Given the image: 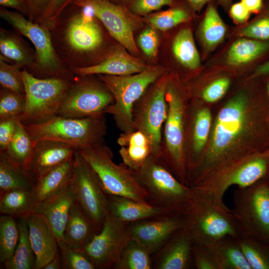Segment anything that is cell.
<instances>
[{
	"mask_svg": "<svg viewBox=\"0 0 269 269\" xmlns=\"http://www.w3.org/2000/svg\"><path fill=\"white\" fill-rule=\"evenodd\" d=\"M261 116L245 95L230 100L217 116L208 147L188 176V185L194 186L216 168L248 155L241 147L262 127Z\"/></svg>",
	"mask_w": 269,
	"mask_h": 269,
	"instance_id": "obj_1",
	"label": "cell"
},
{
	"mask_svg": "<svg viewBox=\"0 0 269 269\" xmlns=\"http://www.w3.org/2000/svg\"><path fill=\"white\" fill-rule=\"evenodd\" d=\"M191 201L181 215L194 244L211 245L226 236L238 238L243 232L223 199L192 186Z\"/></svg>",
	"mask_w": 269,
	"mask_h": 269,
	"instance_id": "obj_2",
	"label": "cell"
},
{
	"mask_svg": "<svg viewBox=\"0 0 269 269\" xmlns=\"http://www.w3.org/2000/svg\"><path fill=\"white\" fill-rule=\"evenodd\" d=\"M133 172L146 193L147 203L173 216L181 215L186 210L191 201L192 187L182 183L157 157L151 154Z\"/></svg>",
	"mask_w": 269,
	"mask_h": 269,
	"instance_id": "obj_3",
	"label": "cell"
},
{
	"mask_svg": "<svg viewBox=\"0 0 269 269\" xmlns=\"http://www.w3.org/2000/svg\"><path fill=\"white\" fill-rule=\"evenodd\" d=\"M171 79L169 77L166 90L168 112L162 128L158 158L182 183L187 185L184 142L188 105Z\"/></svg>",
	"mask_w": 269,
	"mask_h": 269,
	"instance_id": "obj_4",
	"label": "cell"
},
{
	"mask_svg": "<svg viewBox=\"0 0 269 269\" xmlns=\"http://www.w3.org/2000/svg\"><path fill=\"white\" fill-rule=\"evenodd\" d=\"M105 115L83 118L56 116L43 123L23 125L34 140L59 141L80 150L105 143L107 133Z\"/></svg>",
	"mask_w": 269,
	"mask_h": 269,
	"instance_id": "obj_5",
	"label": "cell"
},
{
	"mask_svg": "<svg viewBox=\"0 0 269 269\" xmlns=\"http://www.w3.org/2000/svg\"><path fill=\"white\" fill-rule=\"evenodd\" d=\"M165 73L161 66H150L147 70L128 76L98 75L114 97V103L105 111L112 116L116 126L123 133L134 131L132 110L134 103L146 89Z\"/></svg>",
	"mask_w": 269,
	"mask_h": 269,
	"instance_id": "obj_6",
	"label": "cell"
},
{
	"mask_svg": "<svg viewBox=\"0 0 269 269\" xmlns=\"http://www.w3.org/2000/svg\"><path fill=\"white\" fill-rule=\"evenodd\" d=\"M78 151L95 172L108 195L146 202V193L133 171L123 163L116 164L112 150L105 143Z\"/></svg>",
	"mask_w": 269,
	"mask_h": 269,
	"instance_id": "obj_7",
	"label": "cell"
},
{
	"mask_svg": "<svg viewBox=\"0 0 269 269\" xmlns=\"http://www.w3.org/2000/svg\"><path fill=\"white\" fill-rule=\"evenodd\" d=\"M269 177V151L256 152L232 160L213 169L194 186L223 199L233 185L243 188Z\"/></svg>",
	"mask_w": 269,
	"mask_h": 269,
	"instance_id": "obj_8",
	"label": "cell"
},
{
	"mask_svg": "<svg viewBox=\"0 0 269 269\" xmlns=\"http://www.w3.org/2000/svg\"><path fill=\"white\" fill-rule=\"evenodd\" d=\"M26 99L25 109L20 121L24 125L47 121L57 116L72 83L59 78H38L22 71Z\"/></svg>",
	"mask_w": 269,
	"mask_h": 269,
	"instance_id": "obj_9",
	"label": "cell"
},
{
	"mask_svg": "<svg viewBox=\"0 0 269 269\" xmlns=\"http://www.w3.org/2000/svg\"><path fill=\"white\" fill-rule=\"evenodd\" d=\"M232 213L243 233L269 241V177L233 194Z\"/></svg>",
	"mask_w": 269,
	"mask_h": 269,
	"instance_id": "obj_10",
	"label": "cell"
},
{
	"mask_svg": "<svg viewBox=\"0 0 269 269\" xmlns=\"http://www.w3.org/2000/svg\"><path fill=\"white\" fill-rule=\"evenodd\" d=\"M169 76L165 73L151 84L134 105L132 121L135 130L149 141L152 154L158 158L162 131L168 112L166 90Z\"/></svg>",
	"mask_w": 269,
	"mask_h": 269,
	"instance_id": "obj_11",
	"label": "cell"
},
{
	"mask_svg": "<svg viewBox=\"0 0 269 269\" xmlns=\"http://www.w3.org/2000/svg\"><path fill=\"white\" fill-rule=\"evenodd\" d=\"M69 187L74 202L101 231L109 214L107 194L91 167L78 150Z\"/></svg>",
	"mask_w": 269,
	"mask_h": 269,
	"instance_id": "obj_12",
	"label": "cell"
},
{
	"mask_svg": "<svg viewBox=\"0 0 269 269\" xmlns=\"http://www.w3.org/2000/svg\"><path fill=\"white\" fill-rule=\"evenodd\" d=\"M0 15L33 44L36 51L37 68L39 71L53 77L73 80L72 74L64 69L58 58L46 27L33 23L19 13L12 11L1 9Z\"/></svg>",
	"mask_w": 269,
	"mask_h": 269,
	"instance_id": "obj_13",
	"label": "cell"
},
{
	"mask_svg": "<svg viewBox=\"0 0 269 269\" xmlns=\"http://www.w3.org/2000/svg\"><path fill=\"white\" fill-rule=\"evenodd\" d=\"M114 102L113 95L100 79L84 78L72 83L57 116L83 118L106 114V109Z\"/></svg>",
	"mask_w": 269,
	"mask_h": 269,
	"instance_id": "obj_14",
	"label": "cell"
},
{
	"mask_svg": "<svg viewBox=\"0 0 269 269\" xmlns=\"http://www.w3.org/2000/svg\"><path fill=\"white\" fill-rule=\"evenodd\" d=\"M80 6L91 7L95 17L104 25L110 34L132 53L138 49L134 42V31L141 25L138 15L125 5L115 4L109 0H73Z\"/></svg>",
	"mask_w": 269,
	"mask_h": 269,
	"instance_id": "obj_15",
	"label": "cell"
},
{
	"mask_svg": "<svg viewBox=\"0 0 269 269\" xmlns=\"http://www.w3.org/2000/svg\"><path fill=\"white\" fill-rule=\"evenodd\" d=\"M130 239L128 224L109 213L101 230L81 250L96 269H114Z\"/></svg>",
	"mask_w": 269,
	"mask_h": 269,
	"instance_id": "obj_16",
	"label": "cell"
},
{
	"mask_svg": "<svg viewBox=\"0 0 269 269\" xmlns=\"http://www.w3.org/2000/svg\"><path fill=\"white\" fill-rule=\"evenodd\" d=\"M131 238L154 255L177 230L184 228L181 215H168L128 224Z\"/></svg>",
	"mask_w": 269,
	"mask_h": 269,
	"instance_id": "obj_17",
	"label": "cell"
},
{
	"mask_svg": "<svg viewBox=\"0 0 269 269\" xmlns=\"http://www.w3.org/2000/svg\"><path fill=\"white\" fill-rule=\"evenodd\" d=\"M77 150L72 146L59 141L35 140L32 154L25 168L36 183L44 174L73 159Z\"/></svg>",
	"mask_w": 269,
	"mask_h": 269,
	"instance_id": "obj_18",
	"label": "cell"
},
{
	"mask_svg": "<svg viewBox=\"0 0 269 269\" xmlns=\"http://www.w3.org/2000/svg\"><path fill=\"white\" fill-rule=\"evenodd\" d=\"M193 242L187 230L176 231L154 254L152 268L155 269H190L194 267Z\"/></svg>",
	"mask_w": 269,
	"mask_h": 269,
	"instance_id": "obj_19",
	"label": "cell"
},
{
	"mask_svg": "<svg viewBox=\"0 0 269 269\" xmlns=\"http://www.w3.org/2000/svg\"><path fill=\"white\" fill-rule=\"evenodd\" d=\"M81 12L70 20L66 31V39L71 48L77 52L93 51L103 42L101 29L94 20L95 16L91 7L82 6Z\"/></svg>",
	"mask_w": 269,
	"mask_h": 269,
	"instance_id": "obj_20",
	"label": "cell"
},
{
	"mask_svg": "<svg viewBox=\"0 0 269 269\" xmlns=\"http://www.w3.org/2000/svg\"><path fill=\"white\" fill-rule=\"evenodd\" d=\"M73 203L74 199L68 184L36 204L30 214L40 216L52 230L58 241L63 240L64 230Z\"/></svg>",
	"mask_w": 269,
	"mask_h": 269,
	"instance_id": "obj_21",
	"label": "cell"
},
{
	"mask_svg": "<svg viewBox=\"0 0 269 269\" xmlns=\"http://www.w3.org/2000/svg\"><path fill=\"white\" fill-rule=\"evenodd\" d=\"M119 47L113 50L102 62L92 66L77 67L74 73L81 77L92 75L128 76L142 72L148 66Z\"/></svg>",
	"mask_w": 269,
	"mask_h": 269,
	"instance_id": "obj_22",
	"label": "cell"
},
{
	"mask_svg": "<svg viewBox=\"0 0 269 269\" xmlns=\"http://www.w3.org/2000/svg\"><path fill=\"white\" fill-rule=\"evenodd\" d=\"M25 217L28 227L29 240L36 257L34 269H42L59 251L57 240L40 216L31 213Z\"/></svg>",
	"mask_w": 269,
	"mask_h": 269,
	"instance_id": "obj_23",
	"label": "cell"
},
{
	"mask_svg": "<svg viewBox=\"0 0 269 269\" xmlns=\"http://www.w3.org/2000/svg\"><path fill=\"white\" fill-rule=\"evenodd\" d=\"M107 202L109 213L127 224L172 215L162 208L124 196L107 195Z\"/></svg>",
	"mask_w": 269,
	"mask_h": 269,
	"instance_id": "obj_24",
	"label": "cell"
},
{
	"mask_svg": "<svg viewBox=\"0 0 269 269\" xmlns=\"http://www.w3.org/2000/svg\"><path fill=\"white\" fill-rule=\"evenodd\" d=\"M123 163L133 171L139 168L152 154L149 140L138 130L122 133L117 139Z\"/></svg>",
	"mask_w": 269,
	"mask_h": 269,
	"instance_id": "obj_25",
	"label": "cell"
},
{
	"mask_svg": "<svg viewBox=\"0 0 269 269\" xmlns=\"http://www.w3.org/2000/svg\"><path fill=\"white\" fill-rule=\"evenodd\" d=\"M100 231L94 222L74 202L64 230L63 240L72 247L82 250Z\"/></svg>",
	"mask_w": 269,
	"mask_h": 269,
	"instance_id": "obj_26",
	"label": "cell"
},
{
	"mask_svg": "<svg viewBox=\"0 0 269 269\" xmlns=\"http://www.w3.org/2000/svg\"><path fill=\"white\" fill-rule=\"evenodd\" d=\"M74 158L50 170L39 178L33 188L36 204L68 185L73 168Z\"/></svg>",
	"mask_w": 269,
	"mask_h": 269,
	"instance_id": "obj_27",
	"label": "cell"
},
{
	"mask_svg": "<svg viewBox=\"0 0 269 269\" xmlns=\"http://www.w3.org/2000/svg\"><path fill=\"white\" fill-rule=\"evenodd\" d=\"M35 180L23 166L0 151V193L16 189H33Z\"/></svg>",
	"mask_w": 269,
	"mask_h": 269,
	"instance_id": "obj_28",
	"label": "cell"
},
{
	"mask_svg": "<svg viewBox=\"0 0 269 269\" xmlns=\"http://www.w3.org/2000/svg\"><path fill=\"white\" fill-rule=\"evenodd\" d=\"M209 246L215 255L220 269H252L238 238L226 236Z\"/></svg>",
	"mask_w": 269,
	"mask_h": 269,
	"instance_id": "obj_29",
	"label": "cell"
},
{
	"mask_svg": "<svg viewBox=\"0 0 269 269\" xmlns=\"http://www.w3.org/2000/svg\"><path fill=\"white\" fill-rule=\"evenodd\" d=\"M269 55V40L247 38L235 41L230 47L227 61L237 66L261 60Z\"/></svg>",
	"mask_w": 269,
	"mask_h": 269,
	"instance_id": "obj_30",
	"label": "cell"
},
{
	"mask_svg": "<svg viewBox=\"0 0 269 269\" xmlns=\"http://www.w3.org/2000/svg\"><path fill=\"white\" fill-rule=\"evenodd\" d=\"M33 189H16L0 193V213L14 218L25 217L36 204Z\"/></svg>",
	"mask_w": 269,
	"mask_h": 269,
	"instance_id": "obj_31",
	"label": "cell"
},
{
	"mask_svg": "<svg viewBox=\"0 0 269 269\" xmlns=\"http://www.w3.org/2000/svg\"><path fill=\"white\" fill-rule=\"evenodd\" d=\"M17 219L19 241L13 256L3 264L6 269H34L36 257L29 240L27 223L25 217Z\"/></svg>",
	"mask_w": 269,
	"mask_h": 269,
	"instance_id": "obj_32",
	"label": "cell"
},
{
	"mask_svg": "<svg viewBox=\"0 0 269 269\" xmlns=\"http://www.w3.org/2000/svg\"><path fill=\"white\" fill-rule=\"evenodd\" d=\"M226 28L220 17L216 5L208 3L201 27L200 35L206 48L211 49L218 45L224 39Z\"/></svg>",
	"mask_w": 269,
	"mask_h": 269,
	"instance_id": "obj_33",
	"label": "cell"
},
{
	"mask_svg": "<svg viewBox=\"0 0 269 269\" xmlns=\"http://www.w3.org/2000/svg\"><path fill=\"white\" fill-rule=\"evenodd\" d=\"M238 240L252 269H269V241L245 233Z\"/></svg>",
	"mask_w": 269,
	"mask_h": 269,
	"instance_id": "obj_34",
	"label": "cell"
},
{
	"mask_svg": "<svg viewBox=\"0 0 269 269\" xmlns=\"http://www.w3.org/2000/svg\"><path fill=\"white\" fill-rule=\"evenodd\" d=\"M172 52L176 59L184 67L194 70L200 65V57L192 32L189 28L181 29L172 43Z\"/></svg>",
	"mask_w": 269,
	"mask_h": 269,
	"instance_id": "obj_35",
	"label": "cell"
},
{
	"mask_svg": "<svg viewBox=\"0 0 269 269\" xmlns=\"http://www.w3.org/2000/svg\"><path fill=\"white\" fill-rule=\"evenodd\" d=\"M151 255L144 246L131 238L125 247L114 269H152Z\"/></svg>",
	"mask_w": 269,
	"mask_h": 269,
	"instance_id": "obj_36",
	"label": "cell"
},
{
	"mask_svg": "<svg viewBox=\"0 0 269 269\" xmlns=\"http://www.w3.org/2000/svg\"><path fill=\"white\" fill-rule=\"evenodd\" d=\"M35 140L18 121L15 134L5 150L15 163L25 168L32 153Z\"/></svg>",
	"mask_w": 269,
	"mask_h": 269,
	"instance_id": "obj_37",
	"label": "cell"
},
{
	"mask_svg": "<svg viewBox=\"0 0 269 269\" xmlns=\"http://www.w3.org/2000/svg\"><path fill=\"white\" fill-rule=\"evenodd\" d=\"M19 238L17 222L14 217L1 215L0 217V262L3 264L14 253Z\"/></svg>",
	"mask_w": 269,
	"mask_h": 269,
	"instance_id": "obj_38",
	"label": "cell"
},
{
	"mask_svg": "<svg viewBox=\"0 0 269 269\" xmlns=\"http://www.w3.org/2000/svg\"><path fill=\"white\" fill-rule=\"evenodd\" d=\"M166 10L158 12L146 18V21L155 29L168 30L190 18L189 11L175 3Z\"/></svg>",
	"mask_w": 269,
	"mask_h": 269,
	"instance_id": "obj_39",
	"label": "cell"
},
{
	"mask_svg": "<svg viewBox=\"0 0 269 269\" xmlns=\"http://www.w3.org/2000/svg\"><path fill=\"white\" fill-rule=\"evenodd\" d=\"M25 94L1 88L0 93V121L16 119L20 121L25 109Z\"/></svg>",
	"mask_w": 269,
	"mask_h": 269,
	"instance_id": "obj_40",
	"label": "cell"
},
{
	"mask_svg": "<svg viewBox=\"0 0 269 269\" xmlns=\"http://www.w3.org/2000/svg\"><path fill=\"white\" fill-rule=\"evenodd\" d=\"M58 242L62 269H96L89 256L81 250L74 248L64 240Z\"/></svg>",
	"mask_w": 269,
	"mask_h": 269,
	"instance_id": "obj_41",
	"label": "cell"
},
{
	"mask_svg": "<svg viewBox=\"0 0 269 269\" xmlns=\"http://www.w3.org/2000/svg\"><path fill=\"white\" fill-rule=\"evenodd\" d=\"M0 51L1 54L14 61L17 66H27L31 63V58L18 39L12 34L0 30Z\"/></svg>",
	"mask_w": 269,
	"mask_h": 269,
	"instance_id": "obj_42",
	"label": "cell"
},
{
	"mask_svg": "<svg viewBox=\"0 0 269 269\" xmlns=\"http://www.w3.org/2000/svg\"><path fill=\"white\" fill-rule=\"evenodd\" d=\"M0 84L1 88L13 92L25 94L24 85L21 72L18 66L5 63L0 58Z\"/></svg>",
	"mask_w": 269,
	"mask_h": 269,
	"instance_id": "obj_43",
	"label": "cell"
},
{
	"mask_svg": "<svg viewBox=\"0 0 269 269\" xmlns=\"http://www.w3.org/2000/svg\"><path fill=\"white\" fill-rule=\"evenodd\" d=\"M193 259L194 267L197 269H220L215 255L209 246L194 244Z\"/></svg>",
	"mask_w": 269,
	"mask_h": 269,
	"instance_id": "obj_44",
	"label": "cell"
},
{
	"mask_svg": "<svg viewBox=\"0 0 269 269\" xmlns=\"http://www.w3.org/2000/svg\"><path fill=\"white\" fill-rule=\"evenodd\" d=\"M125 6L137 15H146L165 5L172 6L174 0H124Z\"/></svg>",
	"mask_w": 269,
	"mask_h": 269,
	"instance_id": "obj_45",
	"label": "cell"
},
{
	"mask_svg": "<svg viewBox=\"0 0 269 269\" xmlns=\"http://www.w3.org/2000/svg\"><path fill=\"white\" fill-rule=\"evenodd\" d=\"M138 44L143 53L149 57L157 55L158 47V37L155 29L148 27L139 35Z\"/></svg>",
	"mask_w": 269,
	"mask_h": 269,
	"instance_id": "obj_46",
	"label": "cell"
},
{
	"mask_svg": "<svg viewBox=\"0 0 269 269\" xmlns=\"http://www.w3.org/2000/svg\"><path fill=\"white\" fill-rule=\"evenodd\" d=\"M229 85L230 80L228 78L222 77L218 79L204 89L202 98L206 102H215L225 95Z\"/></svg>",
	"mask_w": 269,
	"mask_h": 269,
	"instance_id": "obj_47",
	"label": "cell"
},
{
	"mask_svg": "<svg viewBox=\"0 0 269 269\" xmlns=\"http://www.w3.org/2000/svg\"><path fill=\"white\" fill-rule=\"evenodd\" d=\"M73 0H51L40 15L42 22L49 28L53 26L57 18L67 5Z\"/></svg>",
	"mask_w": 269,
	"mask_h": 269,
	"instance_id": "obj_48",
	"label": "cell"
},
{
	"mask_svg": "<svg viewBox=\"0 0 269 269\" xmlns=\"http://www.w3.org/2000/svg\"><path fill=\"white\" fill-rule=\"evenodd\" d=\"M18 120L0 121V151H5L15 132Z\"/></svg>",
	"mask_w": 269,
	"mask_h": 269,
	"instance_id": "obj_49",
	"label": "cell"
},
{
	"mask_svg": "<svg viewBox=\"0 0 269 269\" xmlns=\"http://www.w3.org/2000/svg\"><path fill=\"white\" fill-rule=\"evenodd\" d=\"M229 13L234 21L238 23L246 21L251 14L241 1L233 3L229 8Z\"/></svg>",
	"mask_w": 269,
	"mask_h": 269,
	"instance_id": "obj_50",
	"label": "cell"
},
{
	"mask_svg": "<svg viewBox=\"0 0 269 269\" xmlns=\"http://www.w3.org/2000/svg\"><path fill=\"white\" fill-rule=\"evenodd\" d=\"M193 11L200 12L207 3L217 2L225 9H229L234 0H185Z\"/></svg>",
	"mask_w": 269,
	"mask_h": 269,
	"instance_id": "obj_51",
	"label": "cell"
},
{
	"mask_svg": "<svg viewBox=\"0 0 269 269\" xmlns=\"http://www.w3.org/2000/svg\"><path fill=\"white\" fill-rule=\"evenodd\" d=\"M51 0H26L28 9L33 15H40L44 12Z\"/></svg>",
	"mask_w": 269,
	"mask_h": 269,
	"instance_id": "obj_52",
	"label": "cell"
},
{
	"mask_svg": "<svg viewBox=\"0 0 269 269\" xmlns=\"http://www.w3.org/2000/svg\"><path fill=\"white\" fill-rule=\"evenodd\" d=\"M1 5L11 7L24 12L28 11L26 0H0Z\"/></svg>",
	"mask_w": 269,
	"mask_h": 269,
	"instance_id": "obj_53",
	"label": "cell"
},
{
	"mask_svg": "<svg viewBox=\"0 0 269 269\" xmlns=\"http://www.w3.org/2000/svg\"><path fill=\"white\" fill-rule=\"evenodd\" d=\"M240 1L251 13L258 14L263 6L264 0H241Z\"/></svg>",
	"mask_w": 269,
	"mask_h": 269,
	"instance_id": "obj_54",
	"label": "cell"
},
{
	"mask_svg": "<svg viewBox=\"0 0 269 269\" xmlns=\"http://www.w3.org/2000/svg\"><path fill=\"white\" fill-rule=\"evenodd\" d=\"M61 268V258L59 251L55 257L42 269H60Z\"/></svg>",
	"mask_w": 269,
	"mask_h": 269,
	"instance_id": "obj_55",
	"label": "cell"
},
{
	"mask_svg": "<svg viewBox=\"0 0 269 269\" xmlns=\"http://www.w3.org/2000/svg\"><path fill=\"white\" fill-rule=\"evenodd\" d=\"M255 74L257 76H269V59L257 67Z\"/></svg>",
	"mask_w": 269,
	"mask_h": 269,
	"instance_id": "obj_56",
	"label": "cell"
},
{
	"mask_svg": "<svg viewBox=\"0 0 269 269\" xmlns=\"http://www.w3.org/2000/svg\"><path fill=\"white\" fill-rule=\"evenodd\" d=\"M266 89L267 94H268V97H269V80L267 82L266 85Z\"/></svg>",
	"mask_w": 269,
	"mask_h": 269,
	"instance_id": "obj_57",
	"label": "cell"
}]
</instances>
